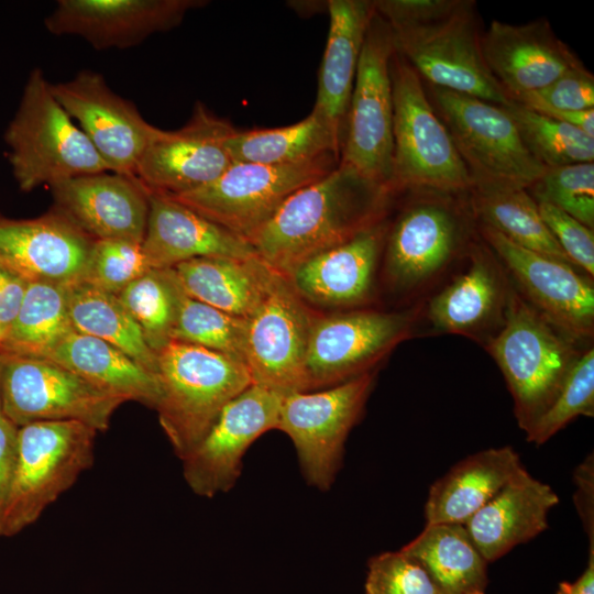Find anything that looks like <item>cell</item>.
Returning a JSON list of instances; mask_svg holds the SVG:
<instances>
[{"mask_svg":"<svg viewBox=\"0 0 594 594\" xmlns=\"http://www.w3.org/2000/svg\"><path fill=\"white\" fill-rule=\"evenodd\" d=\"M558 503L552 487L524 468L464 527L485 561L494 562L543 532Z\"/></svg>","mask_w":594,"mask_h":594,"instance_id":"obj_26","label":"cell"},{"mask_svg":"<svg viewBox=\"0 0 594 594\" xmlns=\"http://www.w3.org/2000/svg\"><path fill=\"white\" fill-rule=\"evenodd\" d=\"M394 52L389 25L375 11L362 46L340 148V163L391 190L393 91L389 63Z\"/></svg>","mask_w":594,"mask_h":594,"instance_id":"obj_10","label":"cell"},{"mask_svg":"<svg viewBox=\"0 0 594 594\" xmlns=\"http://www.w3.org/2000/svg\"><path fill=\"white\" fill-rule=\"evenodd\" d=\"M4 141L12 175L22 191L110 172L58 102L41 68L30 73Z\"/></svg>","mask_w":594,"mask_h":594,"instance_id":"obj_3","label":"cell"},{"mask_svg":"<svg viewBox=\"0 0 594 594\" xmlns=\"http://www.w3.org/2000/svg\"><path fill=\"white\" fill-rule=\"evenodd\" d=\"M45 358L127 402H139L152 408L158 403L156 375L98 338L73 331Z\"/></svg>","mask_w":594,"mask_h":594,"instance_id":"obj_31","label":"cell"},{"mask_svg":"<svg viewBox=\"0 0 594 594\" xmlns=\"http://www.w3.org/2000/svg\"><path fill=\"white\" fill-rule=\"evenodd\" d=\"M464 240V220L455 206L432 197L414 201L386 234L382 255L391 288L422 290L449 267Z\"/></svg>","mask_w":594,"mask_h":594,"instance_id":"obj_16","label":"cell"},{"mask_svg":"<svg viewBox=\"0 0 594 594\" xmlns=\"http://www.w3.org/2000/svg\"><path fill=\"white\" fill-rule=\"evenodd\" d=\"M234 130L197 101L180 129H157L138 163L135 178L147 190L170 196L204 187L234 163L228 148Z\"/></svg>","mask_w":594,"mask_h":594,"instance_id":"obj_15","label":"cell"},{"mask_svg":"<svg viewBox=\"0 0 594 594\" xmlns=\"http://www.w3.org/2000/svg\"><path fill=\"white\" fill-rule=\"evenodd\" d=\"M52 90L109 170L135 177L138 163L158 128L114 92L99 73L82 70L52 84Z\"/></svg>","mask_w":594,"mask_h":594,"instance_id":"obj_19","label":"cell"},{"mask_svg":"<svg viewBox=\"0 0 594 594\" xmlns=\"http://www.w3.org/2000/svg\"><path fill=\"white\" fill-rule=\"evenodd\" d=\"M183 292L173 268H151L117 295L156 354L172 341Z\"/></svg>","mask_w":594,"mask_h":594,"instance_id":"obj_37","label":"cell"},{"mask_svg":"<svg viewBox=\"0 0 594 594\" xmlns=\"http://www.w3.org/2000/svg\"><path fill=\"white\" fill-rule=\"evenodd\" d=\"M50 188L52 209L92 241L143 242L150 193L135 177L103 172L63 180Z\"/></svg>","mask_w":594,"mask_h":594,"instance_id":"obj_21","label":"cell"},{"mask_svg":"<svg viewBox=\"0 0 594 594\" xmlns=\"http://www.w3.org/2000/svg\"><path fill=\"white\" fill-rule=\"evenodd\" d=\"M365 594H440L426 570L411 557L386 551L367 563Z\"/></svg>","mask_w":594,"mask_h":594,"instance_id":"obj_43","label":"cell"},{"mask_svg":"<svg viewBox=\"0 0 594 594\" xmlns=\"http://www.w3.org/2000/svg\"><path fill=\"white\" fill-rule=\"evenodd\" d=\"M574 482L576 484L575 507L587 534L590 548H594V464L592 454L578 466Z\"/></svg>","mask_w":594,"mask_h":594,"instance_id":"obj_47","label":"cell"},{"mask_svg":"<svg viewBox=\"0 0 594 594\" xmlns=\"http://www.w3.org/2000/svg\"><path fill=\"white\" fill-rule=\"evenodd\" d=\"M200 0H58L44 21L54 35L82 37L96 50L130 48L179 25Z\"/></svg>","mask_w":594,"mask_h":594,"instance_id":"obj_20","label":"cell"},{"mask_svg":"<svg viewBox=\"0 0 594 594\" xmlns=\"http://www.w3.org/2000/svg\"><path fill=\"white\" fill-rule=\"evenodd\" d=\"M92 243L54 209L31 219L0 213V263L29 282H81Z\"/></svg>","mask_w":594,"mask_h":594,"instance_id":"obj_22","label":"cell"},{"mask_svg":"<svg viewBox=\"0 0 594 594\" xmlns=\"http://www.w3.org/2000/svg\"><path fill=\"white\" fill-rule=\"evenodd\" d=\"M594 414V350L581 353L546 411L526 431L527 441L542 444L579 416Z\"/></svg>","mask_w":594,"mask_h":594,"instance_id":"obj_40","label":"cell"},{"mask_svg":"<svg viewBox=\"0 0 594 594\" xmlns=\"http://www.w3.org/2000/svg\"><path fill=\"white\" fill-rule=\"evenodd\" d=\"M19 427L0 415V528L10 496L18 457Z\"/></svg>","mask_w":594,"mask_h":594,"instance_id":"obj_46","label":"cell"},{"mask_svg":"<svg viewBox=\"0 0 594 594\" xmlns=\"http://www.w3.org/2000/svg\"><path fill=\"white\" fill-rule=\"evenodd\" d=\"M480 232L526 301L575 341L593 336V284L573 265L525 249L491 227L482 224Z\"/></svg>","mask_w":594,"mask_h":594,"instance_id":"obj_17","label":"cell"},{"mask_svg":"<svg viewBox=\"0 0 594 594\" xmlns=\"http://www.w3.org/2000/svg\"><path fill=\"white\" fill-rule=\"evenodd\" d=\"M418 308L359 309L316 317L307 349L309 388L331 387L365 373L407 339Z\"/></svg>","mask_w":594,"mask_h":594,"instance_id":"obj_14","label":"cell"},{"mask_svg":"<svg viewBox=\"0 0 594 594\" xmlns=\"http://www.w3.org/2000/svg\"><path fill=\"white\" fill-rule=\"evenodd\" d=\"M73 331L69 286L29 282L16 315L0 342V352L45 358Z\"/></svg>","mask_w":594,"mask_h":594,"instance_id":"obj_34","label":"cell"},{"mask_svg":"<svg viewBox=\"0 0 594 594\" xmlns=\"http://www.w3.org/2000/svg\"><path fill=\"white\" fill-rule=\"evenodd\" d=\"M0 374L2 414L18 427L75 420L106 431L127 402L46 358L0 352Z\"/></svg>","mask_w":594,"mask_h":594,"instance_id":"obj_11","label":"cell"},{"mask_svg":"<svg viewBox=\"0 0 594 594\" xmlns=\"http://www.w3.org/2000/svg\"><path fill=\"white\" fill-rule=\"evenodd\" d=\"M156 378L155 409L180 460L204 439L223 407L252 384L243 362L178 341L157 352Z\"/></svg>","mask_w":594,"mask_h":594,"instance_id":"obj_4","label":"cell"},{"mask_svg":"<svg viewBox=\"0 0 594 594\" xmlns=\"http://www.w3.org/2000/svg\"><path fill=\"white\" fill-rule=\"evenodd\" d=\"M327 8L329 32L312 111L343 138L358 64L375 8L370 0H330Z\"/></svg>","mask_w":594,"mask_h":594,"instance_id":"obj_28","label":"cell"},{"mask_svg":"<svg viewBox=\"0 0 594 594\" xmlns=\"http://www.w3.org/2000/svg\"><path fill=\"white\" fill-rule=\"evenodd\" d=\"M485 346L506 380L515 417L525 432L553 402L581 355L575 340L526 301L512 284L503 322Z\"/></svg>","mask_w":594,"mask_h":594,"instance_id":"obj_5","label":"cell"},{"mask_svg":"<svg viewBox=\"0 0 594 594\" xmlns=\"http://www.w3.org/2000/svg\"><path fill=\"white\" fill-rule=\"evenodd\" d=\"M341 134L315 111L301 121L276 129L239 131L230 135L228 148L234 162L289 164L327 153L340 156Z\"/></svg>","mask_w":594,"mask_h":594,"instance_id":"obj_33","label":"cell"},{"mask_svg":"<svg viewBox=\"0 0 594 594\" xmlns=\"http://www.w3.org/2000/svg\"><path fill=\"white\" fill-rule=\"evenodd\" d=\"M524 468L509 446L462 459L430 486L424 512L426 525H464Z\"/></svg>","mask_w":594,"mask_h":594,"instance_id":"obj_29","label":"cell"},{"mask_svg":"<svg viewBox=\"0 0 594 594\" xmlns=\"http://www.w3.org/2000/svg\"><path fill=\"white\" fill-rule=\"evenodd\" d=\"M556 594H594V548H590L587 565L583 573L573 582H560Z\"/></svg>","mask_w":594,"mask_h":594,"instance_id":"obj_49","label":"cell"},{"mask_svg":"<svg viewBox=\"0 0 594 594\" xmlns=\"http://www.w3.org/2000/svg\"><path fill=\"white\" fill-rule=\"evenodd\" d=\"M510 284L492 251L472 245L465 271L442 288L427 306L435 329L479 339L494 322H503Z\"/></svg>","mask_w":594,"mask_h":594,"instance_id":"obj_27","label":"cell"},{"mask_svg":"<svg viewBox=\"0 0 594 594\" xmlns=\"http://www.w3.org/2000/svg\"><path fill=\"white\" fill-rule=\"evenodd\" d=\"M315 318L288 278L276 272L248 318L244 363L252 384L283 396L310 391L306 360Z\"/></svg>","mask_w":594,"mask_h":594,"instance_id":"obj_13","label":"cell"},{"mask_svg":"<svg viewBox=\"0 0 594 594\" xmlns=\"http://www.w3.org/2000/svg\"><path fill=\"white\" fill-rule=\"evenodd\" d=\"M527 191L537 202L552 205L593 230V162L546 168Z\"/></svg>","mask_w":594,"mask_h":594,"instance_id":"obj_41","label":"cell"},{"mask_svg":"<svg viewBox=\"0 0 594 594\" xmlns=\"http://www.w3.org/2000/svg\"><path fill=\"white\" fill-rule=\"evenodd\" d=\"M29 280L0 263V326L6 332L20 307Z\"/></svg>","mask_w":594,"mask_h":594,"instance_id":"obj_48","label":"cell"},{"mask_svg":"<svg viewBox=\"0 0 594 594\" xmlns=\"http://www.w3.org/2000/svg\"><path fill=\"white\" fill-rule=\"evenodd\" d=\"M69 317L74 331L103 340L156 375L157 354L114 294L79 282L69 286Z\"/></svg>","mask_w":594,"mask_h":594,"instance_id":"obj_35","label":"cell"},{"mask_svg":"<svg viewBox=\"0 0 594 594\" xmlns=\"http://www.w3.org/2000/svg\"><path fill=\"white\" fill-rule=\"evenodd\" d=\"M151 268L141 242L99 240L91 245L81 282L119 295Z\"/></svg>","mask_w":594,"mask_h":594,"instance_id":"obj_42","label":"cell"},{"mask_svg":"<svg viewBox=\"0 0 594 594\" xmlns=\"http://www.w3.org/2000/svg\"><path fill=\"white\" fill-rule=\"evenodd\" d=\"M97 432L75 420L19 427L15 472L0 536L12 537L33 524L92 466Z\"/></svg>","mask_w":594,"mask_h":594,"instance_id":"obj_7","label":"cell"},{"mask_svg":"<svg viewBox=\"0 0 594 594\" xmlns=\"http://www.w3.org/2000/svg\"><path fill=\"white\" fill-rule=\"evenodd\" d=\"M369 372L319 392L284 396L277 428L293 441L306 481L328 490L341 465L346 437L374 383Z\"/></svg>","mask_w":594,"mask_h":594,"instance_id":"obj_12","label":"cell"},{"mask_svg":"<svg viewBox=\"0 0 594 594\" xmlns=\"http://www.w3.org/2000/svg\"><path fill=\"white\" fill-rule=\"evenodd\" d=\"M393 194L339 163L288 197L249 242L260 260L287 276L309 257L383 221Z\"/></svg>","mask_w":594,"mask_h":594,"instance_id":"obj_1","label":"cell"},{"mask_svg":"<svg viewBox=\"0 0 594 594\" xmlns=\"http://www.w3.org/2000/svg\"><path fill=\"white\" fill-rule=\"evenodd\" d=\"M148 193L142 246L152 268H172L197 257H258L248 240L166 194Z\"/></svg>","mask_w":594,"mask_h":594,"instance_id":"obj_25","label":"cell"},{"mask_svg":"<svg viewBox=\"0 0 594 594\" xmlns=\"http://www.w3.org/2000/svg\"><path fill=\"white\" fill-rule=\"evenodd\" d=\"M504 107L527 148L546 168L594 162V138L513 100Z\"/></svg>","mask_w":594,"mask_h":594,"instance_id":"obj_38","label":"cell"},{"mask_svg":"<svg viewBox=\"0 0 594 594\" xmlns=\"http://www.w3.org/2000/svg\"><path fill=\"white\" fill-rule=\"evenodd\" d=\"M470 190L472 210L482 224L525 249L571 264L526 188L472 187Z\"/></svg>","mask_w":594,"mask_h":594,"instance_id":"obj_36","label":"cell"},{"mask_svg":"<svg viewBox=\"0 0 594 594\" xmlns=\"http://www.w3.org/2000/svg\"><path fill=\"white\" fill-rule=\"evenodd\" d=\"M2 414V397H1V374H0V415Z\"/></svg>","mask_w":594,"mask_h":594,"instance_id":"obj_50","label":"cell"},{"mask_svg":"<svg viewBox=\"0 0 594 594\" xmlns=\"http://www.w3.org/2000/svg\"><path fill=\"white\" fill-rule=\"evenodd\" d=\"M542 220L574 267L594 277L593 230L562 210L546 202H537Z\"/></svg>","mask_w":594,"mask_h":594,"instance_id":"obj_45","label":"cell"},{"mask_svg":"<svg viewBox=\"0 0 594 594\" xmlns=\"http://www.w3.org/2000/svg\"><path fill=\"white\" fill-rule=\"evenodd\" d=\"M339 163L340 156L334 153L277 165L234 162L212 183L168 196L249 241L288 197Z\"/></svg>","mask_w":594,"mask_h":594,"instance_id":"obj_9","label":"cell"},{"mask_svg":"<svg viewBox=\"0 0 594 594\" xmlns=\"http://www.w3.org/2000/svg\"><path fill=\"white\" fill-rule=\"evenodd\" d=\"M481 50L510 100L549 85L582 63L546 19L519 25L493 20L481 34Z\"/></svg>","mask_w":594,"mask_h":594,"instance_id":"obj_23","label":"cell"},{"mask_svg":"<svg viewBox=\"0 0 594 594\" xmlns=\"http://www.w3.org/2000/svg\"><path fill=\"white\" fill-rule=\"evenodd\" d=\"M246 329V318L227 314L183 292L172 341L197 345L244 363Z\"/></svg>","mask_w":594,"mask_h":594,"instance_id":"obj_39","label":"cell"},{"mask_svg":"<svg viewBox=\"0 0 594 594\" xmlns=\"http://www.w3.org/2000/svg\"><path fill=\"white\" fill-rule=\"evenodd\" d=\"M387 231L383 220L309 257L286 277L305 301L326 307L361 305L372 295Z\"/></svg>","mask_w":594,"mask_h":594,"instance_id":"obj_24","label":"cell"},{"mask_svg":"<svg viewBox=\"0 0 594 594\" xmlns=\"http://www.w3.org/2000/svg\"><path fill=\"white\" fill-rule=\"evenodd\" d=\"M433 108L471 176L472 187L528 188L546 167L525 145L504 106L431 86Z\"/></svg>","mask_w":594,"mask_h":594,"instance_id":"obj_8","label":"cell"},{"mask_svg":"<svg viewBox=\"0 0 594 594\" xmlns=\"http://www.w3.org/2000/svg\"><path fill=\"white\" fill-rule=\"evenodd\" d=\"M3 336H4V331H3V329H2L1 326H0V342H1L2 338H3Z\"/></svg>","mask_w":594,"mask_h":594,"instance_id":"obj_51","label":"cell"},{"mask_svg":"<svg viewBox=\"0 0 594 594\" xmlns=\"http://www.w3.org/2000/svg\"><path fill=\"white\" fill-rule=\"evenodd\" d=\"M283 398L251 384L223 407L204 439L182 460L185 481L195 494L213 497L233 487L250 446L277 428Z\"/></svg>","mask_w":594,"mask_h":594,"instance_id":"obj_18","label":"cell"},{"mask_svg":"<svg viewBox=\"0 0 594 594\" xmlns=\"http://www.w3.org/2000/svg\"><path fill=\"white\" fill-rule=\"evenodd\" d=\"M172 268L189 297L246 319L258 307L276 273L260 257H197Z\"/></svg>","mask_w":594,"mask_h":594,"instance_id":"obj_30","label":"cell"},{"mask_svg":"<svg viewBox=\"0 0 594 594\" xmlns=\"http://www.w3.org/2000/svg\"><path fill=\"white\" fill-rule=\"evenodd\" d=\"M513 101L542 114L594 109V76L580 63L549 85Z\"/></svg>","mask_w":594,"mask_h":594,"instance_id":"obj_44","label":"cell"},{"mask_svg":"<svg viewBox=\"0 0 594 594\" xmlns=\"http://www.w3.org/2000/svg\"><path fill=\"white\" fill-rule=\"evenodd\" d=\"M393 167L391 187L457 193L472 188L471 176L452 138L430 102L422 79L394 52Z\"/></svg>","mask_w":594,"mask_h":594,"instance_id":"obj_6","label":"cell"},{"mask_svg":"<svg viewBox=\"0 0 594 594\" xmlns=\"http://www.w3.org/2000/svg\"><path fill=\"white\" fill-rule=\"evenodd\" d=\"M395 52L430 86L499 106L510 99L488 70L473 0H377Z\"/></svg>","mask_w":594,"mask_h":594,"instance_id":"obj_2","label":"cell"},{"mask_svg":"<svg viewBox=\"0 0 594 594\" xmlns=\"http://www.w3.org/2000/svg\"><path fill=\"white\" fill-rule=\"evenodd\" d=\"M400 550L426 570L440 594H486L488 563L464 525H426Z\"/></svg>","mask_w":594,"mask_h":594,"instance_id":"obj_32","label":"cell"}]
</instances>
